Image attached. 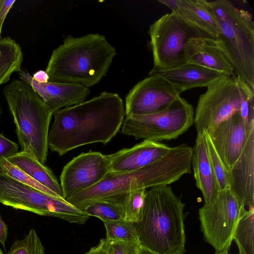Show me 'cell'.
Returning <instances> with one entry per match:
<instances>
[{"label":"cell","mask_w":254,"mask_h":254,"mask_svg":"<svg viewBox=\"0 0 254 254\" xmlns=\"http://www.w3.org/2000/svg\"><path fill=\"white\" fill-rule=\"evenodd\" d=\"M194 112L192 105L179 96L162 111L126 117L121 132L136 139L157 142L176 139L193 124Z\"/></svg>","instance_id":"7"},{"label":"cell","mask_w":254,"mask_h":254,"mask_svg":"<svg viewBox=\"0 0 254 254\" xmlns=\"http://www.w3.org/2000/svg\"><path fill=\"white\" fill-rule=\"evenodd\" d=\"M181 93L171 83L157 75H148L136 83L125 100V116L145 115L168 108Z\"/></svg>","instance_id":"12"},{"label":"cell","mask_w":254,"mask_h":254,"mask_svg":"<svg viewBox=\"0 0 254 254\" xmlns=\"http://www.w3.org/2000/svg\"><path fill=\"white\" fill-rule=\"evenodd\" d=\"M192 148L186 143L171 147L160 159L140 169L108 173L95 186L65 199L79 210L98 200L123 202L127 193L139 189L168 186L191 173Z\"/></svg>","instance_id":"2"},{"label":"cell","mask_w":254,"mask_h":254,"mask_svg":"<svg viewBox=\"0 0 254 254\" xmlns=\"http://www.w3.org/2000/svg\"><path fill=\"white\" fill-rule=\"evenodd\" d=\"M3 93L13 119L21 151L31 154L45 165L53 112L33 88L21 79L12 80L4 86Z\"/></svg>","instance_id":"5"},{"label":"cell","mask_w":254,"mask_h":254,"mask_svg":"<svg viewBox=\"0 0 254 254\" xmlns=\"http://www.w3.org/2000/svg\"><path fill=\"white\" fill-rule=\"evenodd\" d=\"M140 254H157L145 248L140 247Z\"/></svg>","instance_id":"39"},{"label":"cell","mask_w":254,"mask_h":254,"mask_svg":"<svg viewBox=\"0 0 254 254\" xmlns=\"http://www.w3.org/2000/svg\"><path fill=\"white\" fill-rule=\"evenodd\" d=\"M0 170L23 184L55 198L61 199L52 191L38 183L5 158H0Z\"/></svg>","instance_id":"27"},{"label":"cell","mask_w":254,"mask_h":254,"mask_svg":"<svg viewBox=\"0 0 254 254\" xmlns=\"http://www.w3.org/2000/svg\"><path fill=\"white\" fill-rule=\"evenodd\" d=\"M0 203L69 223L85 224L89 216L67 202L23 184L0 170Z\"/></svg>","instance_id":"8"},{"label":"cell","mask_w":254,"mask_h":254,"mask_svg":"<svg viewBox=\"0 0 254 254\" xmlns=\"http://www.w3.org/2000/svg\"><path fill=\"white\" fill-rule=\"evenodd\" d=\"M191 164L196 186L202 194L204 203H211L220 190L211 165L204 130L197 133Z\"/></svg>","instance_id":"20"},{"label":"cell","mask_w":254,"mask_h":254,"mask_svg":"<svg viewBox=\"0 0 254 254\" xmlns=\"http://www.w3.org/2000/svg\"><path fill=\"white\" fill-rule=\"evenodd\" d=\"M220 27L214 39L234 68L237 77L254 90V22L249 11L228 0L207 1Z\"/></svg>","instance_id":"6"},{"label":"cell","mask_w":254,"mask_h":254,"mask_svg":"<svg viewBox=\"0 0 254 254\" xmlns=\"http://www.w3.org/2000/svg\"><path fill=\"white\" fill-rule=\"evenodd\" d=\"M7 254H45V248L33 228L21 240L15 241Z\"/></svg>","instance_id":"30"},{"label":"cell","mask_w":254,"mask_h":254,"mask_svg":"<svg viewBox=\"0 0 254 254\" xmlns=\"http://www.w3.org/2000/svg\"><path fill=\"white\" fill-rule=\"evenodd\" d=\"M231 190L246 207H254V124L242 151L230 171Z\"/></svg>","instance_id":"17"},{"label":"cell","mask_w":254,"mask_h":254,"mask_svg":"<svg viewBox=\"0 0 254 254\" xmlns=\"http://www.w3.org/2000/svg\"><path fill=\"white\" fill-rule=\"evenodd\" d=\"M250 128H246L239 112L220 124L209 134L217 154L230 172L240 157Z\"/></svg>","instance_id":"14"},{"label":"cell","mask_w":254,"mask_h":254,"mask_svg":"<svg viewBox=\"0 0 254 254\" xmlns=\"http://www.w3.org/2000/svg\"><path fill=\"white\" fill-rule=\"evenodd\" d=\"M19 74L20 79L33 88L53 113L84 102L90 93L89 88L81 84L51 81L40 83L25 71L21 70Z\"/></svg>","instance_id":"16"},{"label":"cell","mask_w":254,"mask_h":254,"mask_svg":"<svg viewBox=\"0 0 254 254\" xmlns=\"http://www.w3.org/2000/svg\"><path fill=\"white\" fill-rule=\"evenodd\" d=\"M215 254H228V250H226L221 252H216Z\"/></svg>","instance_id":"40"},{"label":"cell","mask_w":254,"mask_h":254,"mask_svg":"<svg viewBox=\"0 0 254 254\" xmlns=\"http://www.w3.org/2000/svg\"><path fill=\"white\" fill-rule=\"evenodd\" d=\"M206 0H179L175 13L189 26L213 39L220 33L218 21Z\"/></svg>","instance_id":"21"},{"label":"cell","mask_w":254,"mask_h":254,"mask_svg":"<svg viewBox=\"0 0 254 254\" xmlns=\"http://www.w3.org/2000/svg\"><path fill=\"white\" fill-rule=\"evenodd\" d=\"M117 54L102 35L92 33L77 38L68 35L53 50L45 71L49 81L89 88L106 75Z\"/></svg>","instance_id":"3"},{"label":"cell","mask_w":254,"mask_h":254,"mask_svg":"<svg viewBox=\"0 0 254 254\" xmlns=\"http://www.w3.org/2000/svg\"><path fill=\"white\" fill-rule=\"evenodd\" d=\"M246 210L230 189L220 191L212 202L199 209L204 239L216 252L229 250L238 223Z\"/></svg>","instance_id":"11"},{"label":"cell","mask_w":254,"mask_h":254,"mask_svg":"<svg viewBox=\"0 0 254 254\" xmlns=\"http://www.w3.org/2000/svg\"><path fill=\"white\" fill-rule=\"evenodd\" d=\"M33 79L40 83H46L49 81V77L46 71L40 70L32 76Z\"/></svg>","instance_id":"36"},{"label":"cell","mask_w":254,"mask_h":254,"mask_svg":"<svg viewBox=\"0 0 254 254\" xmlns=\"http://www.w3.org/2000/svg\"><path fill=\"white\" fill-rule=\"evenodd\" d=\"M1 113V108H0V119Z\"/></svg>","instance_id":"41"},{"label":"cell","mask_w":254,"mask_h":254,"mask_svg":"<svg viewBox=\"0 0 254 254\" xmlns=\"http://www.w3.org/2000/svg\"><path fill=\"white\" fill-rule=\"evenodd\" d=\"M107 155L89 151L74 157L63 168L60 185L64 199L101 182L109 172Z\"/></svg>","instance_id":"13"},{"label":"cell","mask_w":254,"mask_h":254,"mask_svg":"<svg viewBox=\"0 0 254 254\" xmlns=\"http://www.w3.org/2000/svg\"><path fill=\"white\" fill-rule=\"evenodd\" d=\"M233 240L239 254H254V207L249 208L237 225Z\"/></svg>","instance_id":"24"},{"label":"cell","mask_w":254,"mask_h":254,"mask_svg":"<svg viewBox=\"0 0 254 254\" xmlns=\"http://www.w3.org/2000/svg\"><path fill=\"white\" fill-rule=\"evenodd\" d=\"M53 115L48 148L63 156L81 146L109 143L121 128L125 104L117 93L104 91L89 100L59 109Z\"/></svg>","instance_id":"1"},{"label":"cell","mask_w":254,"mask_h":254,"mask_svg":"<svg viewBox=\"0 0 254 254\" xmlns=\"http://www.w3.org/2000/svg\"><path fill=\"white\" fill-rule=\"evenodd\" d=\"M241 96L239 113L246 128L249 129L254 124V90L243 80L236 76Z\"/></svg>","instance_id":"31"},{"label":"cell","mask_w":254,"mask_h":254,"mask_svg":"<svg viewBox=\"0 0 254 254\" xmlns=\"http://www.w3.org/2000/svg\"><path fill=\"white\" fill-rule=\"evenodd\" d=\"M38 183L64 199L60 184L52 170L31 154L22 151L6 158Z\"/></svg>","instance_id":"22"},{"label":"cell","mask_w":254,"mask_h":254,"mask_svg":"<svg viewBox=\"0 0 254 254\" xmlns=\"http://www.w3.org/2000/svg\"><path fill=\"white\" fill-rule=\"evenodd\" d=\"M15 0H0V39L2 38L1 31L4 21Z\"/></svg>","instance_id":"34"},{"label":"cell","mask_w":254,"mask_h":254,"mask_svg":"<svg viewBox=\"0 0 254 254\" xmlns=\"http://www.w3.org/2000/svg\"><path fill=\"white\" fill-rule=\"evenodd\" d=\"M89 216H94L103 222L119 220L125 218L123 202L111 200H98L84 206L81 210Z\"/></svg>","instance_id":"25"},{"label":"cell","mask_w":254,"mask_h":254,"mask_svg":"<svg viewBox=\"0 0 254 254\" xmlns=\"http://www.w3.org/2000/svg\"><path fill=\"white\" fill-rule=\"evenodd\" d=\"M171 148L160 142L143 140L132 147L107 155L108 173L119 174L140 169L160 159Z\"/></svg>","instance_id":"15"},{"label":"cell","mask_w":254,"mask_h":254,"mask_svg":"<svg viewBox=\"0 0 254 254\" xmlns=\"http://www.w3.org/2000/svg\"><path fill=\"white\" fill-rule=\"evenodd\" d=\"M185 54L187 63L198 64L225 75H231L234 68L213 39L192 37L186 42Z\"/></svg>","instance_id":"19"},{"label":"cell","mask_w":254,"mask_h":254,"mask_svg":"<svg viewBox=\"0 0 254 254\" xmlns=\"http://www.w3.org/2000/svg\"><path fill=\"white\" fill-rule=\"evenodd\" d=\"M8 236V227L3 221L0 214V243L5 247V243Z\"/></svg>","instance_id":"35"},{"label":"cell","mask_w":254,"mask_h":254,"mask_svg":"<svg viewBox=\"0 0 254 254\" xmlns=\"http://www.w3.org/2000/svg\"><path fill=\"white\" fill-rule=\"evenodd\" d=\"M85 254H107L103 243L100 240L98 245L92 248L88 252Z\"/></svg>","instance_id":"37"},{"label":"cell","mask_w":254,"mask_h":254,"mask_svg":"<svg viewBox=\"0 0 254 254\" xmlns=\"http://www.w3.org/2000/svg\"><path fill=\"white\" fill-rule=\"evenodd\" d=\"M107 254H140V245L138 241H112L101 240Z\"/></svg>","instance_id":"32"},{"label":"cell","mask_w":254,"mask_h":254,"mask_svg":"<svg viewBox=\"0 0 254 254\" xmlns=\"http://www.w3.org/2000/svg\"><path fill=\"white\" fill-rule=\"evenodd\" d=\"M149 48L156 69L172 68L187 63L184 48L191 37H208L189 26L171 12L150 25Z\"/></svg>","instance_id":"9"},{"label":"cell","mask_w":254,"mask_h":254,"mask_svg":"<svg viewBox=\"0 0 254 254\" xmlns=\"http://www.w3.org/2000/svg\"><path fill=\"white\" fill-rule=\"evenodd\" d=\"M0 254H3L0 249Z\"/></svg>","instance_id":"42"},{"label":"cell","mask_w":254,"mask_h":254,"mask_svg":"<svg viewBox=\"0 0 254 254\" xmlns=\"http://www.w3.org/2000/svg\"><path fill=\"white\" fill-rule=\"evenodd\" d=\"M224 75L215 70L189 63L169 69L152 68L148 74L164 78L180 93L193 88L207 87Z\"/></svg>","instance_id":"18"},{"label":"cell","mask_w":254,"mask_h":254,"mask_svg":"<svg viewBox=\"0 0 254 254\" xmlns=\"http://www.w3.org/2000/svg\"><path fill=\"white\" fill-rule=\"evenodd\" d=\"M23 55L21 48L9 36L0 39V85L10 80L13 72L21 70Z\"/></svg>","instance_id":"23"},{"label":"cell","mask_w":254,"mask_h":254,"mask_svg":"<svg viewBox=\"0 0 254 254\" xmlns=\"http://www.w3.org/2000/svg\"><path fill=\"white\" fill-rule=\"evenodd\" d=\"M18 149L17 143L0 133V158H7L17 152Z\"/></svg>","instance_id":"33"},{"label":"cell","mask_w":254,"mask_h":254,"mask_svg":"<svg viewBox=\"0 0 254 254\" xmlns=\"http://www.w3.org/2000/svg\"><path fill=\"white\" fill-rule=\"evenodd\" d=\"M158 1L170 8L172 12L177 10L179 0H159Z\"/></svg>","instance_id":"38"},{"label":"cell","mask_w":254,"mask_h":254,"mask_svg":"<svg viewBox=\"0 0 254 254\" xmlns=\"http://www.w3.org/2000/svg\"><path fill=\"white\" fill-rule=\"evenodd\" d=\"M208 155L220 191L231 189V177L217 154L208 133L204 130Z\"/></svg>","instance_id":"26"},{"label":"cell","mask_w":254,"mask_h":254,"mask_svg":"<svg viewBox=\"0 0 254 254\" xmlns=\"http://www.w3.org/2000/svg\"><path fill=\"white\" fill-rule=\"evenodd\" d=\"M241 96L234 72L224 75L207 86L198 98L194 112L197 133H212L222 122L240 112Z\"/></svg>","instance_id":"10"},{"label":"cell","mask_w":254,"mask_h":254,"mask_svg":"<svg viewBox=\"0 0 254 254\" xmlns=\"http://www.w3.org/2000/svg\"><path fill=\"white\" fill-rule=\"evenodd\" d=\"M185 206L168 186L147 190L141 219L134 223L140 246L157 254H183Z\"/></svg>","instance_id":"4"},{"label":"cell","mask_w":254,"mask_h":254,"mask_svg":"<svg viewBox=\"0 0 254 254\" xmlns=\"http://www.w3.org/2000/svg\"><path fill=\"white\" fill-rule=\"evenodd\" d=\"M106 230V239L112 241H138L134 224L122 219L104 222Z\"/></svg>","instance_id":"28"},{"label":"cell","mask_w":254,"mask_h":254,"mask_svg":"<svg viewBox=\"0 0 254 254\" xmlns=\"http://www.w3.org/2000/svg\"><path fill=\"white\" fill-rule=\"evenodd\" d=\"M147 192V189H142L131 191L124 196L123 204L125 220L133 223L140 220Z\"/></svg>","instance_id":"29"}]
</instances>
